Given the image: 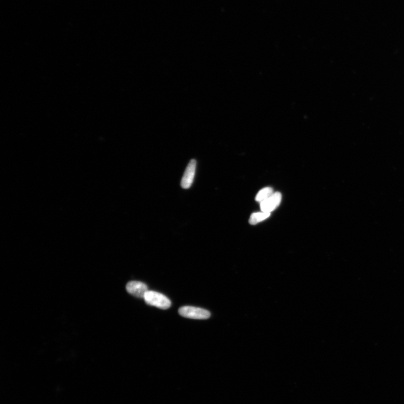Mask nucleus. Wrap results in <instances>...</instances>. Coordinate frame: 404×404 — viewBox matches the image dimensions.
<instances>
[{
	"label": "nucleus",
	"instance_id": "obj_1",
	"mask_svg": "<svg viewBox=\"0 0 404 404\" xmlns=\"http://www.w3.org/2000/svg\"><path fill=\"white\" fill-rule=\"evenodd\" d=\"M144 299L147 304L162 309H169L172 305V302L168 297L154 291H148Z\"/></svg>",
	"mask_w": 404,
	"mask_h": 404
},
{
	"label": "nucleus",
	"instance_id": "obj_2",
	"mask_svg": "<svg viewBox=\"0 0 404 404\" xmlns=\"http://www.w3.org/2000/svg\"><path fill=\"white\" fill-rule=\"evenodd\" d=\"M178 313L182 317L196 320L208 319L211 316L207 310L190 306H182L178 309Z\"/></svg>",
	"mask_w": 404,
	"mask_h": 404
},
{
	"label": "nucleus",
	"instance_id": "obj_3",
	"mask_svg": "<svg viewBox=\"0 0 404 404\" xmlns=\"http://www.w3.org/2000/svg\"><path fill=\"white\" fill-rule=\"evenodd\" d=\"M196 168L197 161L194 159H192L186 167L184 176L182 177L181 181V186L182 188L188 189L191 187L194 177H195Z\"/></svg>",
	"mask_w": 404,
	"mask_h": 404
},
{
	"label": "nucleus",
	"instance_id": "obj_4",
	"mask_svg": "<svg viewBox=\"0 0 404 404\" xmlns=\"http://www.w3.org/2000/svg\"><path fill=\"white\" fill-rule=\"evenodd\" d=\"M281 199L282 196L280 193L276 192L274 193L267 199L261 202L260 207H261V211L269 213L273 211L278 207L281 203Z\"/></svg>",
	"mask_w": 404,
	"mask_h": 404
},
{
	"label": "nucleus",
	"instance_id": "obj_5",
	"mask_svg": "<svg viewBox=\"0 0 404 404\" xmlns=\"http://www.w3.org/2000/svg\"><path fill=\"white\" fill-rule=\"evenodd\" d=\"M126 289L128 293L138 298H145L148 291V287L145 283L133 281L129 282L126 286Z\"/></svg>",
	"mask_w": 404,
	"mask_h": 404
},
{
	"label": "nucleus",
	"instance_id": "obj_6",
	"mask_svg": "<svg viewBox=\"0 0 404 404\" xmlns=\"http://www.w3.org/2000/svg\"><path fill=\"white\" fill-rule=\"evenodd\" d=\"M271 214L269 212H257L251 215L249 222L251 225H256L269 218Z\"/></svg>",
	"mask_w": 404,
	"mask_h": 404
},
{
	"label": "nucleus",
	"instance_id": "obj_7",
	"mask_svg": "<svg viewBox=\"0 0 404 404\" xmlns=\"http://www.w3.org/2000/svg\"><path fill=\"white\" fill-rule=\"evenodd\" d=\"M274 194L273 189L270 187H267L260 190L257 195L255 197V200L259 202H262L267 199Z\"/></svg>",
	"mask_w": 404,
	"mask_h": 404
}]
</instances>
